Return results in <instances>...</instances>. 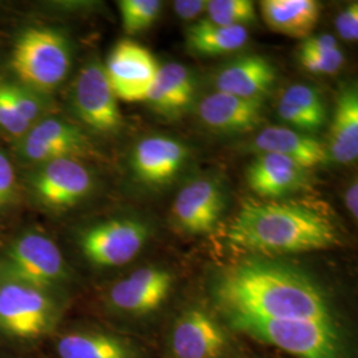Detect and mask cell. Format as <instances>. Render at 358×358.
Instances as JSON below:
<instances>
[{"instance_id": "30", "label": "cell", "mask_w": 358, "mask_h": 358, "mask_svg": "<svg viewBox=\"0 0 358 358\" xmlns=\"http://www.w3.org/2000/svg\"><path fill=\"white\" fill-rule=\"evenodd\" d=\"M31 125L16 112L0 84V128L13 136L24 134Z\"/></svg>"}, {"instance_id": "33", "label": "cell", "mask_w": 358, "mask_h": 358, "mask_svg": "<svg viewBox=\"0 0 358 358\" xmlns=\"http://www.w3.org/2000/svg\"><path fill=\"white\" fill-rule=\"evenodd\" d=\"M338 43L333 38L332 35L322 34L317 36H309L304 40V43L300 47V52L303 53H320V52H329L337 50Z\"/></svg>"}, {"instance_id": "9", "label": "cell", "mask_w": 358, "mask_h": 358, "mask_svg": "<svg viewBox=\"0 0 358 358\" xmlns=\"http://www.w3.org/2000/svg\"><path fill=\"white\" fill-rule=\"evenodd\" d=\"M73 101L78 117L97 131L112 133L122 125L118 99L99 62H92L80 71Z\"/></svg>"}, {"instance_id": "17", "label": "cell", "mask_w": 358, "mask_h": 358, "mask_svg": "<svg viewBox=\"0 0 358 358\" xmlns=\"http://www.w3.org/2000/svg\"><path fill=\"white\" fill-rule=\"evenodd\" d=\"M198 115L206 127L217 131H250L263 120V103L215 92L201 101Z\"/></svg>"}, {"instance_id": "11", "label": "cell", "mask_w": 358, "mask_h": 358, "mask_svg": "<svg viewBox=\"0 0 358 358\" xmlns=\"http://www.w3.org/2000/svg\"><path fill=\"white\" fill-rule=\"evenodd\" d=\"M170 348L176 358H220L227 349V334L207 312L192 308L176 321Z\"/></svg>"}, {"instance_id": "18", "label": "cell", "mask_w": 358, "mask_h": 358, "mask_svg": "<svg viewBox=\"0 0 358 358\" xmlns=\"http://www.w3.org/2000/svg\"><path fill=\"white\" fill-rule=\"evenodd\" d=\"M276 80V68L267 57L248 55L235 60L217 77V92L248 100H262Z\"/></svg>"}, {"instance_id": "29", "label": "cell", "mask_w": 358, "mask_h": 358, "mask_svg": "<svg viewBox=\"0 0 358 358\" xmlns=\"http://www.w3.org/2000/svg\"><path fill=\"white\" fill-rule=\"evenodd\" d=\"M1 85L8 100L16 109V112L22 115L29 125L35 122L41 113L38 99L32 96V93H29L28 90H23L22 87L11 85V84H1Z\"/></svg>"}, {"instance_id": "16", "label": "cell", "mask_w": 358, "mask_h": 358, "mask_svg": "<svg viewBox=\"0 0 358 358\" xmlns=\"http://www.w3.org/2000/svg\"><path fill=\"white\" fill-rule=\"evenodd\" d=\"M245 178L257 195L275 199L303 187L307 169L280 154L262 153L250 164Z\"/></svg>"}, {"instance_id": "6", "label": "cell", "mask_w": 358, "mask_h": 358, "mask_svg": "<svg viewBox=\"0 0 358 358\" xmlns=\"http://www.w3.org/2000/svg\"><path fill=\"white\" fill-rule=\"evenodd\" d=\"M149 227L134 219H112L97 223L80 236L83 254L99 267H120L141 252Z\"/></svg>"}, {"instance_id": "12", "label": "cell", "mask_w": 358, "mask_h": 358, "mask_svg": "<svg viewBox=\"0 0 358 358\" xmlns=\"http://www.w3.org/2000/svg\"><path fill=\"white\" fill-rule=\"evenodd\" d=\"M92 185L90 170L71 157L47 162L34 179L38 198L53 208L77 205L90 192Z\"/></svg>"}, {"instance_id": "27", "label": "cell", "mask_w": 358, "mask_h": 358, "mask_svg": "<svg viewBox=\"0 0 358 358\" xmlns=\"http://www.w3.org/2000/svg\"><path fill=\"white\" fill-rule=\"evenodd\" d=\"M122 27L128 35H137L152 27L161 13L159 0H122L118 3Z\"/></svg>"}, {"instance_id": "23", "label": "cell", "mask_w": 358, "mask_h": 358, "mask_svg": "<svg viewBox=\"0 0 358 358\" xmlns=\"http://www.w3.org/2000/svg\"><path fill=\"white\" fill-rule=\"evenodd\" d=\"M60 358H137L127 340L103 332H73L57 343Z\"/></svg>"}, {"instance_id": "26", "label": "cell", "mask_w": 358, "mask_h": 358, "mask_svg": "<svg viewBox=\"0 0 358 358\" xmlns=\"http://www.w3.org/2000/svg\"><path fill=\"white\" fill-rule=\"evenodd\" d=\"M282 100L292 105L306 115L310 121V124L313 125L315 130L320 129L325 124L327 121L325 103L321 99L320 93L315 88L304 84H296L285 90Z\"/></svg>"}, {"instance_id": "14", "label": "cell", "mask_w": 358, "mask_h": 358, "mask_svg": "<svg viewBox=\"0 0 358 358\" xmlns=\"http://www.w3.org/2000/svg\"><path fill=\"white\" fill-rule=\"evenodd\" d=\"M187 148L174 138L153 136L138 142L131 159L136 176L148 185H165L183 167Z\"/></svg>"}, {"instance_id": "21", "label": "cell", "mask_w": 358, "mask_h": 358, "mask_svg": "<svg viewBox=\"0 0 358 358\" xmlns=\"http://www.w3.org/2000/svg\"><path fill=\"white\" fill-rule=\"evenodd\" d=\"M328 154L338 164H352L358 157V92L349 85L340 92L328 142Z\"/></svg>"}, {"instance_id": "24", "label": "cell", "mask_w": 358, "mask_h": 358, "mask_svg": "<svg viewBox=\"0 0 358 358\" xmlns=\"http://www.w3.org/2000/svg\"><path fill=\"white\" fill-rule=\"evenodd\" d=\"M248 41L245 27L217 26L203 19L186 32V43L190 51L203 56H217L238 51Z\"/></svg>"}, {"instance_id": "15", "label": "cell", "mask_w": 358, "mask_h": 358, "mask_svg": "<svg viewBox=\"0 0 358 358\" xmlns=\"http://www.w3.org/2000/svg\"><path fill=\"white\" fill-rule=\"evenodd\" d=\"M88 146L84 134L73 125L57 118L43 120L27 134L23 154L34 162H50L83 153Z\"/></svg>"}, {"instance_id": "10", "label": "cell", "mask_w": 358, "mask_h": 358, "mask_svg": "<svg viewBox=\"0 0 358 358\" xmlns=\"http://www.w3.org/2000/svg\"><path fill=\"white\" fill-rule=\"evenodd\" d=\"M226 208V194L217 180L195 179L178 192L173 217L179 229L201 235L214 230Z\"/></svg>"}, {"instance_id": "2", "label": "cell", "mask_w": 358, "mask_h": 358, "mask_svg": "<svg viewBox=\"0 0 358 358\" xmlns=\"http://www.w3.org/2000/svg\"><path fill=\"white\" fill-rule=\"evenodd\" d=\"M229 242L260 255H288L331 248L337 242L332 223L297 202L248 201L231 222Z\"/></svg>"}, {"instance_id": "19", "label": "cell", "mask_w": 358, "mask_h": 358, "mask_svg": "<svg viewBox=\"0 0 358 358\" xmlns=\"http://www.w3.org/2000/svg\"><path fill=\"white\" fill-rule=\"evenodd\" d=\"M252 145L262 153L288 157L304 169L320 166L329 159L328 149L322 142L294 129L282 127L263 129L256 136Z\"/></svg>"}, {"instance_id": "7", "label": "cell", "mask_w": 358, "mask_h": 358, "mask_svg": "<svg viewBox=\"0 0 358 358\" xmlns=\"http://www.w3.org/2000/svg\"><path fill=\"white\" fill-rule=\"evenodd\" d=\"M115 97L125 103H146L159 65L152 52L133 40H121L103 65Z\"/></svg>"}, {"instance_id": "1", "label": "cell", "mask_w": 358, "mask_h": 358, "mask_svg": "<svg viewBox=\"0 0 358 358\" xmlns=\"http://www.w3.org/2000/svg\"><path fill=\"white\" fill-rule=\"evenodd\" d=\"M215 297L227 316L334 324L325 294L307 273L263 257L224 269L215 284Z\"/></svg>"}, {"instance_id": "22", "label": "cell", "mask_w": 358, "mask_h": 358, "mask_svg": "<svg viewBox=\"0 0 358 358\" xmlns=\"http://www.w3.org/2000/svg\"><path fill=\"white\" fill-rule=\"evenodd\" d=\"M194 78L185 65L167 63L159 66L146 103L162 115H179L186 110L194 99Z\"/></svg>"}, {"instance_id": "28", "label": "cell", "mask_w": 358, "mask_h": 358, "mask_svg": "<svg viewBox=\"0 0 358 358\" xmlns=\"http://www.w3.org/2000/svg\"><path fill=\"white\" fill-rule=\"evenodd\" d=\"M300 63L310 73L316 75H334L345 62L344 52L340 48L320 53H303L299 55Z\"/></svg>"}, {"instance_id": "35", "label": "cell", "mask_w": 358, "mask_h": 358, "mask_svg": "<svg viewBox=\"0 0 358 358\" xmlns=\"http://www.w3.org/2000/svg\"><path fill=\"white\" fill-rule=\"evenodd\" d=\"M345 205L350 215L357 219L358 217V185L355 180L345 192Z\"/></svg>"}, {"instance_id": "3", "label": "cell", "mask_w": 358, "mask_h": 358, "mask_svg": "<svg viewBox=\"0 0 358 358\" xmlns=\"http://www.w3.org/2000/svg\"><path fill=\"white\" fill-rule=\"evenodd\" d=\"M236 329L297 358H345L334 324L227 316Z\"/></svg>"}, {"instance_id": "13", "label": "cell", "mask_w": 358, "mask_h": 358, "mask_svg": "<svg viewBox=\"0 0 358 358\" xmlns=\"http://www.w3.org/2000/svg\"><path fill=\"white\" fill-rule=\"evenodd\" d=\"M171 285L173 276L166 269L143 267L115 282L109 292V303L120 312L145 315L161 307Z\"/></svg>"}, {"instance_id": "8", "label": "cell", "mask_w": 358, "mask_h": 358, "mask_svg": "<svg viewBox=\"0 0 358 358\" xmlns=\"http://www.w3.org/2000/svg\"><path fill=\"white\" fill-rule=\"evenodd\" d=\"M10 272L15 280L45 289L66 278L64 257L59 247L43 234L28 232L8 251Z\"/></svg>"}, {"instance_id": "20", "label": "cell", "mask_w": 358, "mask_h": 358, "mask_svg": "<svg viewBox=\"0 0 358 358\" xmlns=\"http://www.w3.org/2000/svg\"><path fill=\"white\" fill-rule=\"evenodd\" d=\"M320 3L316 0H263L262 16L275 32L294 38L310 36L320 19Z\"/></svg>"}, {"instance_id": "32", "label": "cell", "mask_w": 358, "mask_h": 358, "mask_svg": "<svg viewBox=\"0 0 358 358\" xmlns=\"http://www.w3.org/2000/svg\"><path fill=\"white\" fill-rule=\"evenodd\" d=\"M15 187L16 177L13 164L0 152V206L6 205L13 198Z\"/></svg>"}, {"instance_id": "5", "label": "cell", "mask_w": 358, "mask_h": 358, "mask_svg": "<svg viewBox=\"0 0 358 358\" xmlns=\"http://www.w3.org/2000/svg\"><path fill=\"white\" fill-rule=\"evenodd\" d=\"M55 307L44 289L8 280L0 285V329L19 338H34L53 324Z\"/></svg>"}, {"instance_id": "34", "label": "cell", "mask_w": 358, "mask_h": 358, "mask_svg": "<svg viewBox=\"0 0 358 358\" xmlns=\"http://www.w3.org/2000/svg\"><path fill=\"white\" fill-rule=\"evenodd\" d=\"M207 7L205 0H177L174 1V10L180 19L183 20H194Z\"/></svg>"}, {"instance_id": "31", "label": "cell", "mask_w": 358, "mask_h": 358, "mask_svg": "<svg viewBox=\"0 0 358 358\" xmlns=\"http://www.w3.org/2000/svg\"><path fill=\"white\" fill-rule=\"evenodd\" d=\"M336 29L340 38L345 41H357L358 38V4L350 3L338 13L336 19Z\"/></svg>"}, {"instance_id": "25", "label": "cell", "mask_w": 358, "mask_h": 358, "mask_svg": "<svg viewBox=\"0 0 358 358\" xmlns=\"http://www.w3.org/2000/svg\"><path fill=\"white\" fill-rule=\"evenodd\" d=\"M207 13L211 23L223 27H244L256 19L255 3L251 0H210Z\"/></svg>"}, {"instance_id": "4", "label": "cell", "mask_w": 358, "mask_h": 358, "mask_svg": "<svg viewBox=\"0 0 358 358\" xmlns=\"http://www.w3.org/2000/svg\"><path fill=\"white\" fill-rule=\"evenodd\" d=\"M11 64L22 81L41 92H50L57 88L68 75L69 44L55 29L29 28L17 38Z\"/></svg>"}]
</instances>
